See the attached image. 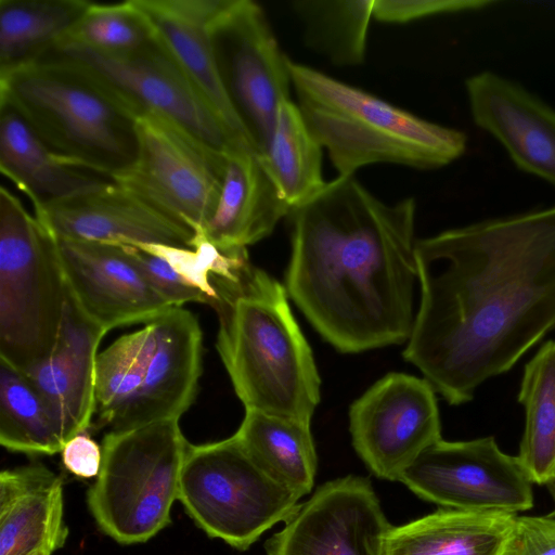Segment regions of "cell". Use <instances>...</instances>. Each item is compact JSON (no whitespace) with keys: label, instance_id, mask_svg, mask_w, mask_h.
<instances>
[{"label":"cell","instance_id":"obj_1","mask_svg":"<svg viewBox=\"0 0 555 555\" xmlns=\"http://www.w3.org/2000/svg\"><path fill=\"white\" fill-rule=\"evenodd\" d=\"M421 301L403 351L451 405L555 331V204L416 241Z\"/></svg>","mask_w":555,"mask_h":555},{"label":"cell","instance_id":"obj_2","mask_svg":"<svg viewBox=\"0 0 555 555\" xmlns=\"http://www.w3.org/2000/svg\"><path fill=\"white\" fill-rule=\"evenodd\" d=\"M416 203L388 204L336 177L292 210L286 291L334 348L357 353L406 343L417 279Z\"/></svg>","mask_w":555,"mask_h":555},{"label":"cell","instance_id":"obj_3","mask_svg":"<svg viewBox=\"0 0 555 555\" xmlns=\"http://www.w3.org/2000/svg\"><path fill=\"white\" fill-rule=\"evenodd\" d=\"M216 289V348L245 410L310 423L321 379L286 288L248 262Z\"/></svg>","mask_w":555,"mask_h":555},{"label":"cell","instance_id":"obj_4","mask_svg":"<svg viewBox=\"0 0 555 555\" xmlns=\"http://www.w3.org/2000/svg\"><path fill=\"white\" fill-rule=\"evenodd\" d=\"M292 90L338 177L373 164L437 169L460 158L465 132L428 121L364 90L289 60Z\"/></svg>","mask_w":555,"mask_h":555},{"label":"cell","instance_id":"obj_5","mask_svg":"<svg viewBox=\"0 0 555 555\" xmlns=\"http://www.w3.org/2000/svg\"><path fill=\"white\" fill-rule=\"evenodd\" d=\"M0 105L14 109L49 149L75 165L112 178L137 156V118L57 56L46 54L1 74Z\"/></svg>","mask_w":555,"mask_h":555},{"label":"cell","instance_id":"obj_6","mask_svg":"<svg viewBox=\"0 0 555 555\" xmlns=\"http://www.w3.org/2000/svg\"><path fill=\"white\" fill-rule=\"evenodd\" d=\"M202 370L199 322L183 307H172L99 352V426L117 431L180 420L195 401Z\"/></svg>","mask_w":555,"mask_h":555},{"label":"cell","instance_id":"obj_7","mask_svg":"<svg viewBox=\"0 0 555 555\" xmlns=\"http://www.w3.org/2000/svg\"><path fill=\"white\" fill-rule=\"evenodd\" d=\"M57 240L0 189V360L25 372L53 351L68 299Z\"/></svg>","mask_w":555,"mask_h":555},{"label":"cell","instance_id":"obj_8","mask_svg":"<svg viewBox=\"0 0 555 555\" xmlns=\"http://www.w3.org/2000/svg\"><path fill=\"white\" fill-rule=\"evenodd\" d=\"M179 421L105 434L87 500L100 529L116 542H146L170 524L189 447Z\"/></svg>","mask_w":555,"mask_h":555},{"label":"cell","instance_id":"obj_9","mask_svg":"<svg viewBox=\"0 0 555 555\" xmlns=\"http://www.w3.org/2000/svg\"><path fill=\"white\" fill-rule=\"evenodd\" d=\"M299 496L262 472L234 436L189 444L178 500L211 538L247 550L297 509Z\"/></svg>","mask_w":555,"mask_h":555},{"label":"cell","instance_id":"obj_10","mask_svg":"<svg viewBox=\"0 0 555 555\" xmlns=\"http://www.w3.org/2000/svg\"><path fill=\"white\" fill-rule=\"evenodd\" d=\"M47 54L80 69L135 118L153 115L166 119L221 154L235 146H251L228 130L155 39L142 49L124 54L102 53L62 40Z\"/></svg>","mask_w":555,"mask_h":555},{"label":"cell","instance_id":"obj_11","mask_svg":"<svg viewBox=\"0 0 555 555\" xmlns=\"http://www.w3.org/2000/svg\"><path fill=\"white\" fill-rule=\"evenodd\" d=\"M135 131L137 156L112 176L113 181L195 233L202 232L219 198L225 154L157 116H139Z\"/></svg>","mask_w":555,"mask_h":555},{"label":"cell","instance_id":"obj_12","mask_svg":"<svg viewBox=\"0 0 555 555\" xmlns=\"http://www.w3.org/2000/svg\"><path fill=\"white\" fill-rule=\"evenodd\" d=\"M212 35L227 90L260 152L279 106L291 99L289 60L263 10L251 0H221Z\"/></svg>","mask_w":555,"mask_h":555},{"label":"cell","instance_id":"obj_13","mask_svg":"<svg viewBox=\"0 0 555 555\" xmlns=\"http://www.w3.org/2000/svg\"><path fill=\"white\" fill-rule=\"evenodd\" d=\"M420 498L446 508L516 514L533 505L532 482L493 437L437 441L401 474Z\"/></svg>","mask_w":555,"mask_h":555},{"label":"cell","instance_id":"obj_14","mask_svg":"<svg viewBox=\"0 0 555 555\" xmlns=\"http://www.w3.org/2000/svg\"><path fill=\"white\" fill-rule=\"evenodd\" d=\"M349 430L370 470L399 481L423 451L442 439L436 391L424 377L389 373L351 404Z\"/></svg>","mask_w":555,"mask_h":555},{"label":"cell","instance_id":"obj_15","mask_svg":"<svg viewBox=\"0 0 555 555\" xmlns=\"http://www.w3.org/2000/svg\"><path fill=\"white\" fill-rule=\"evenodd\" d=\"M391 528L367 478L322 485L264 543L268 555H384Z\"/></svg>","mask_w":555,"mask_h":555},{"label":"cell","instance_id":"obj_16","mask_svg":"<svg viewBox=\"0 0 555 555\" xmlns=\"http://www.w3.org/2000/svg\"><path fill=\"white\" fill-rule=\"evenodd\" d=\"M68 291L106 332L146 323L172 308L121 244L57 240Z\"/></svg>","mask_w":555,"mask_h":555},{"label":"cell","instance_id":"obj_17","mask_svg":"<svg viewBox=\"0 0 555 555\" xmlns=\"http://www.w3.org/2000/svg\"><path fill=\"white\" fill-rule=\"evenodd\" d=\"M56 240L192 247L195 232L109 182L34 209Z\"/></svg>","mask_w":555,"mask_h":555},{"label":"cell","instance_id":"obj_18","mask_svg":"<svg viewBox=\"0 0 555 555\" xmlns=\"http://www.w3.org/2000/svg\"><path fill=\"white\" fill-rule=\"evenodd\" d=\"M465 89L474 124L502 144L519 170L555 188V108L490 70L468 77Z\"/></svg>","mask_w":555,"mask_h":555},{"label":"cell","instance_id":"obj_19","mask_svg":"<svg viewBox=\"0 0 555 555\" xmlns=\"http://www.w3.org/2000/svg\"><path fill=\"white\" fill-rule=\"evenodd\" d=\"M153 38L181 68L228 130L257 149L224 85L212 22L221 0H132ZM258 150V149H257Z\"/></svg>","mask_w":555,"mask_h":555},{"label":"cell","instance_id":"obj_20","mask_svg":"<svg viewBox=\"0 0 555 555\" xmlns=\"http://www.w3.org/2000/svg\"><path fill=\"white\" fill-rule=\"evenodd\" d=\"M106 333L86 317L68 293L53 351L23 372L44 401L65 444L90 427L95 411L98 349Z\"/></svg>","mask_w":555,"mask_h":555},{"label":"cell","instance_id":"obj_21","mask_svg":"<svg viewBox=\"0 0 555 555\" xmlns=\"http://www.w3.org/2000/svg\"><path fill=\"white\" fill-rule=\"evenodd\" d=\"M291 214L259 152L235 146L225 153L221 191L202 233L224 251L246 249L269 236Z\"/></svg>","mask_w":555,"mask_h":555},{"label":"cell","instance_id":"obj_22","mask_svg":"<svg viewBox=\"0 0 555 555\" xmlns=\"http://www.w3.org/2000/svg\"><path fill=\"white\" fill-rule=\"evenodd\" d=\"M68 535L62 478L41 463L0 474V555L53 553Z\"/></svg>","mask_w":555,"mask_h":555},{"label":"cell","instance_id":"obj_23","mask_svg":"<svg viewBox=\"0 0 555 555\" xmlns=\"http://www.w3.org/2000/svg\"><path fill=\"white\" fill-rule=\"evenodd\" d=\"M0 169L34 209L72 197L113 179L75 165L49 149L24 118L0 105Z\"/></svg>","mask_w":555,"mask_h":555},{"label":"cell","instance_id":"obj_24","mask_svg":"<svg viewBox=\"0 0 555 555\" xmlns=\"http://www.w3.org/2000/svg\"><path fill=\"white\" fill-rule=\"evenodd\" d=\"M121 245L171 307L189 302L212 307L218 299L217 280H235L249 262L247 249L221 250L202 233H195L192 247Z\"/></svg>","mask_w":555,"mask_h":555},{"label":"cell","instance_id":"obj_25","mask_svg":"<svg viewBox=\"0 0 555 555\" xmlns=\"http://www.w3.org/2000/svg\"><path fill=\"white\" fill-rule=\"evenodd\" d=\"M516 514L441 508L389 529L384 555H512Z\"/></svg>","mask_w":555,"mask_h":555},{"label":"cell","instance_id":"obj_26","mask_svg":"<svg viewBox=\"0 0 555 555\" xmlns=\"http://www.w3.org/2000/svg\"><path fill=\"white\" fill-rule=\"evenodd\" d=\"M255 464L299 498L309 493L317 473L310 423L245 410L233 435Z\"/></svg>","mask_w":555,"mask_h":555},{"label":"cell","instance_id":"obj_27","mask_svg":"<svg viewBox=\"0 0 555 555\" xmlns=\"http://www.w3.org/2000/svg\"><path fill=\"white\" fill-rule=\"evenodd\" d=\"M322 150L296 102L283 101L271 137L259 154L291 212L325 188Z\"/></svg>","mask_w":555,"mask_h":555},{"label":"cell","instance_id":"obj_28","mask_svg":"<svg viewBox=\"0 0 555 555\" xmlns=\"http://www.w3.org/2000/svg\"><path fill=\"white\" fill-rule=\"evenodd\" d=\"M87 0H0V75L30 65L62 41Z\"/></svg>","mask_w":555,"mask_h":555},{"label":"cell","instance_id":"obj_29","mask_svg":"<svg viewBox=\"0 0 555 555\" xmlns=\"http://www.w3.org/2000/svg\"><path fill=\"white\" fill-rule=\"evenodd\" d=\"M517 398L525 429L516 457L532 483L545 486L555 478V340L526 363Z\"/></svg>","mask_w":555,"mask_h":555},{"label":"cell","instance_id":"obj_30","mask_svg":"<svg viewBox=\"0 0 555 555\" xmlns=\"http://www.w3.org/2000/svg\"><path fill=\"white\" fill-rule=\"evenodd\" d=\"M374 0H296L306 44L338 66L365 60Z\"/></svg>","mask_w":555,"mask_h":555},{"label":"cell","instance_id":"obj_31","mask_svg":"<svg viewBox=\"0 0 555 555\" xmlns=\"http://www.w3.org/2000/svg\"><path fill=\"white\" fill-rule=\"evenodd\" d=\"M0 443L27 454L62 452L65 441L44 401L23 372L0 360Z\"/></svg>","mask_w":555,"mask_h":555},{"label":"cell","instance_id":"obj_32","mask_svg":"<svg viewBox=\"0 0 555 555\" xmlns=\"http://www.w3.org/2000/svg\"><path fill=\"white\" fill-rule=\"evenodd\" d=\"M102 53L124 54L154 41L152 31L132 0L118 3L91 2L63 39Z\"/></svg>","mask_w":555,"mask_h":555},{"label":"cell","instance_id":"obj_33","mask_svg":"<svg viewBox=\"0 0 555 555\" xmlns=\"http://www.w3.org/2000/svg\"><path fill=\"white\" fill-rule=\"evenodd\" d=\"M495 3L490 0H374L373 18L403 24L430 16L480 11Z\"/></svg>","mask_w":555,"mask_h":555},{"label":"cell","instance_id":"obj_34","mask_svg":"<svg viewBox=\"0 0 555 555\" xmlns=\"http://www.w3.org/2000/svg\"><path fill=\"white\" fill-rule=\"evenodd\" d=\"M512 555H555V518L517 517Z\"/></svg>","mask_w":555,"mask_h":555},{"label":"cell","instance_id":"obj_35","mask_svg":"<svg viewBox=\"0 0 555 555\" xmlns=\"http://www.w3.org/2000/svg\"><path fill=\"white\" fill-rule=\"evenodd\" d=\"M85 433L72 438L62 450L67 470L80 478L96 477L102 464V448Z\"/></svg>","mask_w":555,"mask_h":555},{"label":"cell","instance_id":"obj_36","mask_svg":"<svg viewBox=\"0 0 555 555\" xmlns=\"http://www.w3.org/2000/svg\"><path fill=\"white\" fill-rule=\"evenodd\" d=\"M545 486H546V488L552 496V500L554 502V508L552 509V512L550 514H547V516L555 518V478Z\"/></svg>","mask_w":555,"mask_h":555},{"label":"cell","instance_id":"obj_37","mask_svg":"<svg viewBox=\"0 0 555 555\" xmlns=\"http://www.w3.org/2000/svg\"><path fill=\"white\" fill-rule=\"evenodd\" d=\"M31 555H52V553L47 552V551H39V552H36V553L31 554Z\"/></svg>","mask_w":555,"mask_h":555}]
</instances>
